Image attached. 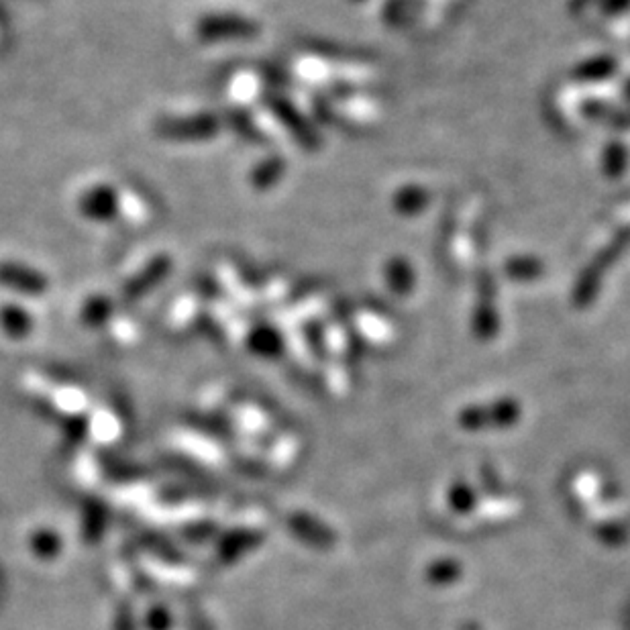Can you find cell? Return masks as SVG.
Masks as SVG:
<instances>
[{"mask_svg": "<svg viewBox=\"0 0 630 630\" xmlns=\"http://www.w3.org/2000/svg\"><path fill=\"white\" fill-rule=\"evenodd\" d=\"M221 121L215 115L192 117H164L155 123V133L168 141H206L217 137Z\"/></svg>", "mask_w": 630, "mask_h": 630, "instance_id": "1", "label": "cell"}, {"mask_svg": "<svg viewBox=\"0 0 630 630\" xmlns=\"http://www.w3.org/2000/svg\"><path fill=\"white\" fill-rule=\"evenodd\" d=\"M121 194L111 184H96L78 198L80 215L94 223L115 221L121 213Z\"/></svg>", "mask_w": 630, "mask_h": 630, "instance_id": "2", "label": "cell"}, {"mask_svg": "<svg viewBox=\"0 0 630 630\" xmlns=\"http://www.w3.org/2000/svg\"><path fill=\"white\" fill-rule=\"evenodd\" d=\"M0 286L37 298L49 290V280L45 274L25 264H17V261H0Z\"/></svg>", "mask_w": 630, "mask_h": 630, "instance_id": "3", "label": "cell"}, {"mask_svg": "<svg viewBox=\"0 0 630 630\" xmlns=\"http://www.w3.org/2000/svg\"><path fill=\"white\" fill-rule=\"evenodd\" d=\"M172 272V259L170 255H155L149 264L135 274L125 286H123V300L125 302H135L155 290L160 284L166 282V278Z\"/></svg>", "mask_w": 630, "mask_h": 630, "instance_id": "4", "label": "cell"}, {"mask_svg": "<svg viewBox=\"0 0 630 630\" xmlns=\"http://www.w3.org/2000/svg\"><path fill=\"white\" fill-rule=\"evenodd\" d=\"M196 33L202 41H223V39H245L253 37L257 33V27L239 17H229V15H213L204 17L198 21Z\"/></svg>", "mask_w": 630, "mask_h": 630, "instance_id": "5", "label": "cell"}, {"mask_svg": "<svg viewBox=\"0 0 630 630\" xmlns=\"http://www.w3.org/2000/svg\"><path fill=\"white\" fill-rule=\"evenodd\" d=\"M0 325L13 337H23L31 331L33 319L27 310L17 304H5L0 308Z\"/></svg>", "mask_w": 630, "mask_h": 630, "instance_id": "6", "label": "cell"}, {"mask_svg": "<svg viewBox=\"0 0 630 630\" xmlns=\"http://www.w3.org/2000/svg\"><path fill=\"white\" fill-rule=\"evenodd\" d=\"M111 314H113V300L109 296L96 294L86 300L82 308V321L90 327H98L107 323L111 319Z\"/></svg>", "mask_w": 630, "mask_h": 630, "instance_id": "7", "label": "cell"}, {"mask_svg": "<svg viewBox=\"0 0 630 630\" xmlns=\"http://www.w3.org/2000/svg\"><path fill=\"white\" fill-rule=\"evenodd\" d=\"M282 172H284L282 160H278V157H272V160H266V162H261L259 166H255V170L251 172V184L259 190H266L280 180Z\"/></svg>", "mask_w": 630, "mask_h": 630, "instance_id": "8", "label": "cell"}]
</instances>
